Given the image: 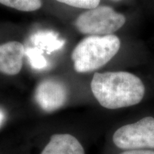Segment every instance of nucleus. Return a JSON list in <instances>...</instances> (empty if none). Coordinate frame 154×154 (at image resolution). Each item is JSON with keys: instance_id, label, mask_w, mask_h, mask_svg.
<instances>
[{"instance_id": "nucleus-6", "label": "nucleus", "mask_w": 154, "mask_h": 154, "mask_svg": "<svg viewBox=\"0 0 154 154\" xmlns=\"http://www.w3.org/2000/svg\"><path fill=\"white\" fill-rule=\"evenodd\" d=\"M25 48L22 44L11 41L0 44V72L9 76L22 70Z\"/></svg>"}, {"instance_id": "nucleus-12", "label": "nucleus", "mask_w": 154, "mask_h": 154, "mask_svg": "<svg viewBox=\"0 0 154 154\" xmlns=\"http://www.w3.org/2000/svg\"><path fill=\"white\" fill-rule=\"evenodd\" d=\"M116 154H154V150L149 149H127L118 150Z\"/></svg>"}, {"instance_id": "nucleus-5", "label": "nucleus", "mask_w": 154, "mask_h": 154, "mask_svg": "<svg viewBox=\"0 0 154 154\" xmlns=\"http://www.w3.org/2000/svg\"><path fill=\"white\" fill-rule=\"evenodd\" d=\"M34 99L42 110L53 112L66 103L68 89L64 84L55 79L42 80L36 86Z\"/></svg>"}, {"instance_id": "nucleus-9", "label": "nucleus", "mask_w": 154, "mask_h": 154, "mask_svg": "<svg viewBox=\"0 0 154 154\" xmlns=\"http://www.w3.org/2000/svg\"><path fill=\"white\" fill-rule=\"evenodd\" d=\"M0 4L22 11H34L42 7V0H0Z\"/></svg>"}, {"instance_id": "nucleus-4", "label": "nucleus", "mask_w": 154, "mask_h": 154, "mask_svg": "<svg viewBox=\"0 0 154 154\" xmlns=\"http://www.w3.org/2000/svg\"><path fill=\"white\" fill-rule=\"evenodd\" d=\"M126 17L108 6H100L82 13L75 21L81 33L88 35L112 34L124 26Z\"/></svg>"}, {"instance_id": "nucleus-10", "label": "nucleus", "mask_w": 154, "mask_h": 154, "mask_svg": "<svg viewBox=\"0 0 154 154\" xmlns=\"http://www.w3.org/2000/svg\"><path fill=\"white\" fill-rule=\"evenodd\" d=\"M25 56L27 57L31 66L34 69L41 70L48 66L47 59L43 56V51L36 47L25 49Z\"/></svg>"}, {"instance_id": "nucleus-1", "label": "nucleus", "mask_w": 154, "mask_h": 154, "mask_svg": "<svg viewBox=\"0 0 154 154\" xmlns=\"http://www.w3.org/2000/svg\"><path fill=\"white\" fill-rule=\"evenodd\" d=\"M91 89L99 105L109 110L138 106L147 97V87L142 79L124 71L95 73Z\"/></svg>"}, {"instance_id": "nucleus-7", "label": "nucleus", "mask_w": 154, "mask_h": 154, "mask_svg": "<svg viewBox=\"0 0 154 154\" xmlns=\"http://www.w3.org/2000/svg\"><path fill=\"white\" fill-rule=\"evenodd\" d=\"M40 154H85L84 147L72 135L57 134L51 136Z\"/></svg>"}, {"instance_id": "nucleus-3", "label": "nucleus", "mask_w": 154, "mask_h": 154, "mask_svg": "<svg viewBox=\"0 0 154 154\" xmlns=\"http://www.w3.org/2000/svg\"><path fill=\"white\" fill-rule=\"evenodd\" d=\"M111 141L117 150H154V111H142L137 118L119 126Z\"/></svg>"}, {"instance_id": "nucleus-8", "label": "nucleus", "mask_w": 154, "mask_h": 154, "mask_svg": "<svg viewBox=\"0 0 154 154\" xmlns=\"http://www.w3.org/2000/svg\"><path fill=\"white\" fill-rule=\"evenodd\" d=\"M31 42L34 47L41 49L50 54L53 51L61 49L65 44V40L60 38L57 33L51 31H40L31 37Z\"/></svg>"}, {"instance_id": "nucleus-11", "label": "nucleus", "mask_w": 154, "mask_h": 154, "mask_svg": "<svg viewBox=\"0 0 154 154\" xmlns=\"http://www.w3.org/2000/svg\"><path fill=\"white\" fill-rule=\"evenodd\" d=\"M59 2L65 4L76 8L91 9L98 7L100 0H56Z\"/></svg>"}, {"instance_id": "nucleus-2", "label": "nucleus", "mask_w": 154, "mask_h": 154, "mask_svg": "<svg viewBox=\"0 0 154 154\" xmlns=\"http://www.w3.org/2000/svg\"><path fill=\"white\" fill-rule=\"evenodd\" d=\"M120 47V39L113 34L88 36L77 44L72 54L74 69L79 73L97 70L109 63Z\"/></svg>"}, {"instance_id": "nucleus-13", "label": "nucleus", "mask_w": 154, "mask_h": 154, "mask_svg": "<svg viewBox=\"0 0 154 154\" xmlns=\"http://www.w3.org/2000/svg\"><path fill=\"white\" fill-rule=\"evenodd\" d=\"M5 113H4V111L2 110V109H0V126H1V125L2 124L3 121L5 120Z\"/></svg>"}, {"instance_id": "nucleus-14", "label": "nucleus", "mask_w": 154, "mask_h": 154, "mask_svg": "<svg viewBox=\"0 0 154 154\" xmlns=\"http://www.w3.org/2000/svg\"><path fill=\"white\" fill-rule=\"evenodd\" d=\"M114 1H119V0H114Z\"/></svg>"}]
</instances>
